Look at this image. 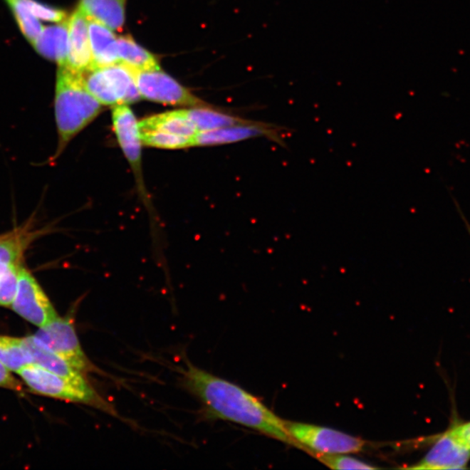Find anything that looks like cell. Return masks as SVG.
<instances>
[{"label":"cell","mask_w":470,"mask_h":470,"mask_svg":"<svg viewBox=\"0 0 470 470\" xmlns=\"http://www.w3.org/2000/svg\"><path fill=\"white\" fill-rule=\"evenodd\" d=\"M182 373L183 385L199 399L209 417L237 423L296 446L285 420L249 392L189 362Z\"/></svg>","instance_id":"cell-1"},{"label":"cell","mask_w":470,"mask_h":470,"mask_svg":"<svg viewBox=\"0 0 470 470\" xmlns=\"http://www.w3.org/2000/svg\"><path fill=\"white\" fill-rule=\"evenodd\" d=\"M102 107L86 90L82 73L74 72L66 66H58L55 91L58 146L54 160L100 115Z\"/></svg>","instance_id":"cell-2"},{"label":"cell","mask_w":470,"mask_h":470,"mask_svg":"<svg viewBox=\"0 0 470 470\" xmlns=\"http://www.w3.org/2000/svg\"><path fill=\"white\" fill-rule=\"evenodd\" d=\"M24 382L34 393L46 397L64 400L66 402L82 403L96 407L112 415H117L116 410L99 394L88 393L78 389L64 378L45 370L36 364L23 367L17 373Z\"/></svg>","instance_id":"cell-3"},{"label":"cell","mask_w":470,"mask_h":470,"mask_svg":"<svg viewBox=\"0 0 470 470\" xmlns=\"http://www.w3.org/2000/svg\"><path fill=\"white\" fill-rule=\"evenodd\" d=\"M297 448L308 454H355L362 452L367 442L342 431L309 423L285 421Z\"/></svg>","instance_id":"cell-4"},{"label":"cell","mask_w":470,"mask_h":470,"mask_svg":"<svg viewBox=\"0 0 470 470\" xmlns=\"http://www.w3.org/2000/svg\"><path fill=\"white\" fill-rule=\"evenodd\" d=\"M132 69V68H131ZM141 98L156 103L184 108H206L210 105L168 74L160 70L132 69Z\"/></svg>","instance_id":"cell-5"},{"label":"cell","mask_w":470,"mask_h":470,"mask_svg":"<svg viewBox=\"0 0 470 470\" xmlns=\"http://www.w3.org/2000/svg\"><path fill=\"white\" fill-rule=\"evenodd\" d=\"M47 348L61 356L81 373L98 371L82 350L73 320L58 316L34 335Z\"/></svg>","instance_id":"cell-6"},{"label":"cell","mask_w":470,"mask_h":470,"mask_svg":"<svg viewBox=\"0 0 470 470\" xmlns=\"http://www.w3.org/2000/svg\"><path fill=\"white\" fill-rule=\"evenodd\" d=\"M112 120L118 144L135 174L141 198L147 203L149 199L142 172L143 144L140 139L139 121L127 105L113 107Z\"/></svg>","instance_id":"cell-7"},{"label":"cell","mask_w":470,"mask_h":470,"mask_svg":"<svg viewBox=\"0 0 470 470\" xmlns=\"http://www.w3.org/2000/svg\"><path fill=\"white\" fill-rule=\"evenodd\" d=\"M11 308L22 318L38 328L46 326L58 316L37 280L22 266L17 295Z\"/></svg>","instance_id":"cell-8"},{"label":"cell","mask_w":470,"mask_h":470,"mask_svg":"<svg viewBox=\"0 0 470 470\" xmlns=\"http://www.w3.org/2000/svg\"><path fill=\"white\" fill-rule=\"evenodd\" d=\"M257 137H268L273 140L280 141L278 127L272 125L250 122L231 125V127L214 129V130L198 132L194 137V147H213L221 145L241 142Z\"/></svg>","instance_id":"cell-9"},{"label":"cell","mask_w":470,"mask_h":470,"mask_svg":"<svg viewBox=\"0 0 470 470\" xmlns=\"http://www.w3.org/2000/svg\"><path fill=\"white\" fill-rule=\"evenodd\" d=\"M23 346L30 352L33 360V364L45 368V370L52 372V373L61 376V377L68 380L78 389L88 392V393H95V390L90 385L88 380L85 379L83 373L76 370L72 365L66 362V360L51 351L44 344L34 335L27 336L21 339Z\"/></svg>","instance_id":"cell-10"},{"label":"cell","mask_w":470,"mask_h":470,"mask_svg":"<svg viewBox=\"0 0 470 470\" xmlns=\"http://www.w3.org/2000/svg\"><path fill=\"white\" fill-rule=\"evenodd\" d=\"M470 460V449L460 444L449 432L434 444L418 464L411 466L412 469H462Z\"/></svg>","instance_id":"cell-11"},{"label":"cell","mask_w":470,"mask_h":470,"mask_svg":"<svg viewBox=\"0 0 470 470\" xmlns=\"http://www.w3.org/2000/svg\"><path fill=\"white\" fill-rule=\"evenodd\" d=\"M66 66L80 73L94 68L88 19L78 7L68 19V55Z\"/></svg>","instance_id":"cell-12"},{"label":"cell","mask_w":470,"mask_h":470,"mask_svg":"<svg viewBox=\"0 0 470 470\" xmlns=\"http://www.w3.org/2000/svg\"><path fill=\"white\" fill-rule=\"evenodd\" d=\"M140 132H155L171 138L184 139L191 141L197 135V129L187 115V109L174 110L159 115L145 118L139 121Z\"/></svg>","instance_id":"cell-13"},{"label":"cell","mask_w":470,"mask_h":470,"mask_svg":"<svg viewBox=\"0 0 470 470\" xmlns=\"http://www.w3.org/2000/svg\"><path fill=\"white\" fill-rule=\"evenodd\" d=\"M33 46L42 57L56 62L58 66H66L68 55V19L43 27Z\"/></svg>","instance_id":"cell-14"},{"label":"cell","mask_w":470,"mask_h":470,"mask_svg":"<svg viewBox=\"0 0 470 470\" xmlns=\"http://www.w3.org/2000/svg\"><path fill=\"white\" fill-rule=\"evenodd\" d=\"M88 31L94 68L119 63L118 38L113 30L103 24L88 19Z\"/></svg>","instance_id":"cell-15"},{"label":"cell","mask_w":470,"mask_h":470,"mask_svg":"<svg viewBox=\"0 0 470 470\" xmlns=\"http://www.w3.org/2000/svg\"><path fill=\"white\" fill-rule=\"evenodd\" d=\"M36 234L24 227L0 236V277L11 268L21 266L24 254Z\"/></svg>","instance_id":"cell-16"},{"label":"cell","mask_w":470,"mask_h":470,"mask_svg":"<svg viewBox=\"0 0 470 470\" xmlns=\"http://www.w3.org/2000/svg\"><path fill=\"white\" fill-rule=\"evenodd\" d=\"M125 3L127 0H80L78 8L88 19L120 31L125 21Z\"/></svg>","instance_id":"cell-17"},{"label":"cell","mask_w":470,"mask_h":470,"mask_svg":"<svg viewBox=\"0 0 470 470\" xmlns=\"http://www.w3.org/2000/svg\"><path fill=\"white\" fill-rule=\"evenodd\" d=\"M120 62L128 68L139 70H160L158 61L142 46L127 36L117 38Z\"/></svg>","instance_id":"cell-18"},{"label":"cell","mask_w":470,"mask_h":470,"mask_svg":"<svg viewBox=\"0 0 470 470\" xmlns=\"http://www.w3.org/2000/svg\"><path fill=\"white\" fill-rule=\"evenodd\" d=\"M209 108L187 109V115L194 125L195 128L197 129L198 132L252 122V121L243 120L239 117L225 115V113L215 111V110Z\"/></svg>","instance_id":"cell-19"},{"label":"cell","mask_w":470,"mask_h":470,"mask_svg":"<svg viewBox=\"0 0 470 470\" xmlns=\"http://www.w3.org/2000/svg\"><path fill=\"white\" fill-rule=\"evenodd\" d=\"M0 362L16 373L33 364V357L23 346L21 339L6 336H0Z\"/></svg>","instance_id":"cell-20"},{"label":"cell","mask_w":470,"mask_h":470,"mask_svg":"<svg viewBox=\"0 0 470 470\" xmlns=\"http://www.w3.org/2000/svg\"><path fill=\"white\" fill-rule=\"evenodd\" d=\"M6 1L24 36L33 45L44 26L39 22L38 19L31 13L29 8L23 0H6Z\"/></svg>","instance_id":"cell-21"},{"label":"cell","mask_w":470,"mask_h":470,"mask_svg":"<svg viewBox=\"0 0 470 470\" xmlns=\"http://www.w3.org/2000/svg\"><path fill=\"white\" fill-rule=\"evenodd\" d=\"M313 457L318 459L321 464L332 469H376L375 466L357 459V458L347 456V454H319L310 453Z\"/></svg>","instance_id":"cell-22"},{"label":"cell","mask_w":470,"mask_h":470,"mask_svg":"<svg viewBox=\"0 0 470 470\" xmlns=\"http://www.w3.org/2000/svg\"><path fill=\"white\" fill-rule=\"evenodd\" d=\"M21 266H14L0 277V306L11 307L19 287V270Z\"/></svg>","instance_id":"cell-23"},{"label":"cell","mask_w":470,"mask_h":470,"mask_svg":"<svg viewBox=\"0 0 470 470\" xmlns=\"http://www.w3.org/2000/svg\"><path fill=\"white\" fill-rule=\"evenodd\" d=\"M31 13L35 17L42 21L52 23H60L68 19V14L57 7L46 5L38 0H23Z\"/></svg>","instance_id":"cell-24"},{"label":"cell","mask_w":470,"mask_h":470,"mask_svg":"<svg viewBox=\"0 0 470 470\" xmlns=\"http://www.w3.org/2000/svg\"><path fill=\"white\" fill-rule=\"evenodd\" d=\"M10 370L0 362V387L6 389L21 391L22 384L17 381L10 373Z\"/></svg>","instance_id":"cell-25"},{"label":"cell","mask_w":470,"mask_h":470,"mask_svg":"<svg viewBox=\"0 0 470 470\" xmlns=\"http://www.w3.org/2000/svg\"><path fill=\"white\" fill-rule=\"evenodd\" d=\"M449 432L461 444L470 449V422L454 427Z\"/></svg>","instance_id":"cell-26"},{"label":"cell","mask_w":470,"mask_h":470,"mask_svg":"<svg viewBox=\"0 0 470 470\" xmlns=\"http://www.w3.org/2000/svg\"><path fill=\"white\" fill-rule=\"evenodd\" d=\"M454 204H456V206L457 210H458V213H459V214L461 215L462 221L464 222L466 229H467L468 233H469V236H470V223L469 222L467 218H466L465 215L464 214V212H462L461 209H460L459 204H458L456 201H454Z\"/></svg>","instance_id":"cell-27"}]
</instances>
